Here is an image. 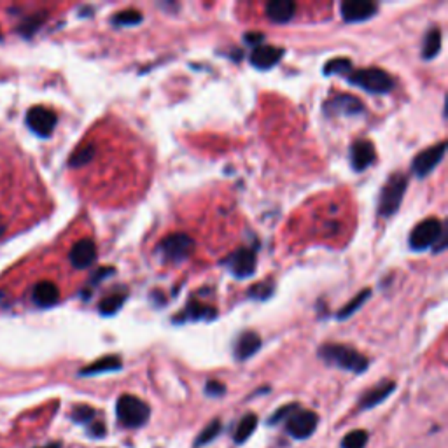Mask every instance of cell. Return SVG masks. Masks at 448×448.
<instances>
[{"instance_id": "obj_1", "label": "cell", "mask_w": 448, "mask_h": 448, "mask_svg": "<svg viewBox=\"0 0 448 448\" xmlns=\"http://www.w3.org/2000/svg\"><path fill=\"white\" fill-rule=\"evenodd\" d=\"M319 357L324 363H327V365L336 366V368L345 369V371L356 373V375L365 373L369 366L368 357L363 356L361 352H357L352 347L342 345V343H326V345H320Z\"/></svg>"}, {"instance_id": "obj_2", "label": "cell", "mask_w": 448, "mask_h": 448, "mask_svg": "<svg viewBox=\"0 0 448 448\" xmlns=\"http://www.w3.org/2000/svg\"><path fill=\"white\" fill-rule=\"evenodd\" d=\"M410 247L414 251H425L434 249V252H441L447 249V228L436 217H429L418 223L410 235Z\"/></svg>"}, {"instance_id": "obj_3", "label": "cell", "mask_w": 448, "mask_h": 448, "mask_svg": "<svg viewBox=\"0 0 448 448\" xmlns=\"http://www.w3.org/2000/svg\"><path fill=\"white\" fill-rule=\"evenodd\" d=\"M116 415L123 427L139 429V427H144L151 418V408L144 399L137 396L123 394L116 403Z\"/></svg>"}, {"instance_id": "obj_4", "label": "cell", "mask_w": 448, "mask_h": 448, "mask_svg": "<svg viewBox=\"0 0 448 448\" xmlns=\"http://www.w3.org/2000/svg\"><path fill=\"white\" fill-rule=\"evenodd\" d=\"M352 86L361 88L368 93H375V95H385V93L392 92L396 86V81L387 70L376 69V67H368V69L354 70L347 76Z\"/></svg>"}, {"instance_id": "obj_5", "label": "cell", "mask_w": 448, "mask_h": 448, "mask_svg": "<svg viewBox=\"0 0 448 448\" xmlns=\"http://www.w3.org/2000/svg\"><path fill=\"white\" fill-rule=\"evenodd\" d=\"M194 251V240L190 235L184 233H172V235L165 236L158 247H156L154 254L161 259L165 265H181L186 261Z\"/></svg>"}, {"instance_id": "obj_6", "label": "cell", "mask_w": 448, "mask_h": 448, "mask_svg": "<svg viewBox=\"0 0 448 448\" xmlns=\"http://www.w3.org/2000/svg\"><path fill=\"white\" fill-rule=\"evenodd\" d=\"M408 187V177L401 172L398 174H392L391 177L387 179L385 186L382 187V193H380L378 200V216L382 217H391L394 216L399 210L403 203V196H405V191Z\"/></svg>"}, {"instance_id": "obj_7", "label": "cell", "mask_w": 448, "mask_h": 448, "mask_svg": "<svg viewBox=\"0 0 448 448\" xmlns=\"http://www.w3.org/2000/svg\"><path fill=\"white\" fill-rule=\"evenodd\" d=\"M317 425H319V415L303 408H298L285 418V431L294 440H308L316 433Z\"/></svg>"}, {"instance_id": "obj_8", "label": "cell", "mask_w": 448, "mask_h": 448, "mask_svg": "<svg viewBox=\"0 0 448 448\" xmlns=\"http://www.w3.org/2000/svg\"><path fill=\"white\" fill-rule=\"evenodd\" d=\"M445 152H447V142H440V144H434L431 145V147L424 149V151H420L414 158L411 172H414L418 179L427 177V175H429L431 172H434V168L443 161Z\"/></svg>"}, {"instance_id": "obj_9", "label": "cell", "mask_w": 448, "mask_h": 448, "mask_svg": "<svg viewBox=\"0 0 448 448\" xmlns=\"http://www.w3.org/2000/svg\"><path fill=\"white\" fill-rule=\"evenodd\" d=\"M256 263H258V258H256V251L247 247H242L238 251L233 252L232 256L224 259V265L232 272V275L235 278H249L254 275L256 272Z\"/></svg>"}, {"instance_id": "obj_10", "label": "cell", "mask_w": 448, "mask_h": 448, "mask_svg": "<svg viewBox=\"0 0 448 448\" xmlns=\"http://www.w3.org/2000/svg\"><path fill=\"white\" fill-rule=\"evenodd\" d=\"M378 11V6L369 0H345L340 6L342 18L347 23H361L366 19H371Z\"/></svg>"}, {"instance_id": "obj_11", "label": "cell", "mask_w": 448, "mask_h": 448, "mask_svg": "<svg viewBox=\"0 0 448 448\" xmlns=\"http://www.w3.org/2000/svg\"><path fill=\"white\" fill-rule=\"evenodd\" d=\"M57 114L51 109L46 107H32L27 114V123L32 128V132H35L39 137H51L54 126H57Z\"/></svg>"}, {"instance_id": "obj_12", "label": "cell", "mask_w": 448, "mask_h": 448, "mask_svg": "<svg viewBox=\"0 0 448 448\" xmlns=\"http://www.w3.org/2000/svg\"><path fill=\"white\" fill-rule=\"evenodd\" d=\"M72 420L76 424H81L86 427L88 434L93 438H103L105 436V424L99 420V411L95 408L88 407V405H79L70 414Z\"/></svg>"}, {"instance_id": "obj_13", "label": "cell", "mask_w": 448, "mask_h": 448, "mask_svg": "<svg viewBox=\"0 0 448 448\" xmlns=\"http://www.w3.org/2000/svg\"><path fill=\"white\" fill-rule=\"evenodd\" d=\"M324 112L333 116H357L365 112V103L357 96L352 95H338L327 100L324 103Z\"/></svg>"}, {"instance_id": "obj_14", "label": "cell", "mask_w": 448, "mask_h": 448, "mask_svg": "<svg viewBox=\"0 0 448 448\" xmlns=\"http://www.w3.org/2000/svg\"><path fill=\"white\" fill-rule=\"evenodd\" d=\"M376 160V149L373 142L366 139H359L350 147V163L356 172H365L366 168L371 167Z\"/></svg>"}, {"instance_id": "obj_15", "label": "cell", "mask_w": 448, "mask_h": 448, "mask_svg": "<svg viewBox=\"0 0 448 448\" xmlns=\"http://www.w3.org/2000/svg\"><path fill=\"white\" fill-rule=\"evenodd\" d=\"M70 265L77 270H84L88 266H92L96 259V243L92 238H83L74 243L70 249Z\"/></svg>"}, {"instance_id": "obj_16", "label": "cell", "mask_w": 448, "mask_h": 448, "mask_svg": "<svg viewBox=\"0 0 448 448\" xmlns=\"http://www.w3.org/2000/svg\"><path fill=\"white\" fill-rule=\"evenodd\" d=\"M282 57H284V50H281V48L270 46V44H259L252 50L251 63L252 67L259 70H270L282 60Z\"/></svg>"}, {"instance_id": "obj_17", "label": "cell", "mask_w": 448, "mask_h": 448, "mask_svg": "<svg viewBox=\"0 0 448 448\" xmlns=\"http://www.w3.org/2000/svg\"><path fill=\"white\" fill-rule=\"evenodd\" d=\"M394 391L396 382H392V380H384V382L376 384L375 387H371L368 392H365V394L361 396V399H359V408H361V410H371V408L378 407L380 403H384Z\"/></svg>"}, {"instance_id": "obj_18", "label": "cell", "mask_w": 448, "mask_h": 448, "mask_svg": "<svg viewBox=\"0 0 448 448\" xmlns=\"http://www.w3.org/2000/svg\"><path fill=\"white\" fill-rule=\"evenodd\" d=\"M265 14L274 23H289L296 14V4L293 0H272L266 4Z\"/></svg>"}, {"instance_id": "obj_19", "label": "cell", "mask_w": 448, "mask_h": 448, "mask_svg": "<svg viewBox=\"0 0 448 448\" xmlns=\"http://www.w3.org/2000/svg\"><path fill=\"white\" fill-rule=\"evenodd\" d=\"M259 349H261V338H259V334L254 333V331H245V333L240 334V338L236 340L235 357L238 361H247L249 357L258 354Z\"/></svg>"}, {"instance_id": "obj_20", "label": "cell", "mask_w": 448, "mask_h": 448, "mask_svg": "<svg viewBox=\"0 0 448 448\" xmlns=\"http://www.w3.org/2000/svg\"><path fill=\"white\" fill-rule=\"evenodd\" d=\"M32 298H34V303L37 305V307L48 308L53 307V305L60 300V291H58L57 284H53V282L42 281L34 287Z\"/></svg>"}, {"instance_id": "obj_21", "label": "cell", "mask_w": 448, "mask_h": 448, "mask_svg": "<svg viewBox=\"0 0 448 448\" xmlns=\"http://www.w3.org/2000/svg\"><path fill=\"white\" fill-rule=\"evenodd\" d=\"M217 317V310L210 305H203L200 301H190L186 310L179 314L174 320H212Z\"/></svg>"}, {"instance_id": "obj_22", "label": "cell", "mask_w": 448, "mask_h": 448, "mask_svg": "<svg viewBox=\"0 0 448 448\" xmlns=\"http://www.w3.org/2000/svg\"><path fill=\"white\" fill-rule=\"evenodd\" d=\"M123 368V361L119 356H105L100 357L99 361L92 363L90 366L83 368L79 371V376H95L102 375V373H110V371H119Z\"/></svg>"}, {"instance_id": "obj_23", "label": "cell", "mask_w": 448, "mask_h": 448, "mask_svg": "<svg viewBox=\"0 0 448 448\" xmlns=\"http://www.w3.org/2000/svg\"><path fill=\"white\" fill-rule=\"evenodd\" d=\"M258 427V415L256 414H245L236 424L235 431H233V441L236 445H243L249 438L252 436V433Z\"/></svg>"}, {"instance_id": "obj_24", "label": "cell", "mask_w": 448, "mask_h": 448, "mask_svg": "<svg viewBox=\"0 0 448 448\" xmlns=\"http://www.w3.org/2000/svg\"><path fill=\"white\" fill-rule=\"evenodd\" d=\"M441 51V30L438 27L431 28L424 37V46H422V58L424 60H433Z\"/></svg>"}, {"instance_id": "obj_25", "label": "cell", "mask_w": 448, "mask_h": 448, "mask_svg": "<svg viewBox=\"0 0 448 448\" xmlns=\"http://www.w3.org/2000/svg\"><path fill=\"white\" fill-rule=\"evenodd\" d=\"M95 156H96L95 144H83L79 149H76V151L72 152L69 165L72 168H81L84 167V165L92 163V161L95 160Z\"/></svg>"}, {"instance_id": "obj_26", "label": "cell", "mask_w": 448, "mask_h": 448, "mask_svg": "<svg viewBox=\"0 0 448 448\" xmlns=\"http://www.w3.org/2000/svg\"><path fill=\"white\" fill-rule=\"evenodd\" d=\"M221 431H223V424H221L219 418H214V420L209 422L196 436V440H194V448H201L205 447V445L212 443V441L219 436Z\"/></svg>"}, {"instance_id": "obj_27", "label": "cell", "mask_w": 448, "mask_h": 448, "mask_svg": "<svg viewBox=\"0 0 448 448\" xmlns=\"http://www.w3.org/2000/svg\"><path fill=\"white\" fill-rule=\"evenodd\" d=\"M369 296H371V289H365V291H361V293L357 294L356 298H352V300H350L349 303H347L345 307L336 314V319L338 320L349 319L350 316H354V314H356V312L369 300Z\"/></svg>"}, {"instance_id": "obj_28", "label": "cell", "mask_w": 448, "mask_h": 448, "mask_svg": "<svg viewBox=\"0 0 448 448\" xmlns=\"http://www.w3.org/2000/svg\"><path fill=\"white\" fill-rule=\"evenodd\" d=\"M125 301H126V294L125 293L109 294V296H105L99 303V312L105 317L114 316V314H118V312L121 310L123 305H125Z\"/></svg>"}, {"instance_id": "obj_29", "label": "cell", "mask_w": 448, "mask_h": 448, "mask_svg": "<svg viewBox=\"0 0 448 448\" xmlns=\"http://www.w3.org/2000/svg\"><path fill=\"white\" fill-rule=\"evenodd\" d=\"M144 19L141 11L137 9H125V11L116 12L114 18H112V25L116 27H133V25H139Z\"/></svg>"}, {"instance_id": "obj_30", "label": "cell", "mask_w": 448, "mask_h": 448, "mask_svg": "<svg viewBox=\"0 0 448 448\" xmlns=\"http://www.w3.org/2000/svg\"><path fill=\"white\" fill-rule=\"evenodd\" d=\"M368 443V433L365 429H354L342 440V448H365Z\"/></svg>"}, {"instance_id": "obj_31", "label": "cell", "mask_w": 448, "mask_h": 448, "mask_svg": "<svg viewBox=\"0 0 448 448\" xmlns=\"http://www.w3.org/2000/svg\"><path fill=\"white\" fill-rule=\"evenodd\" d=\"M352 69V61L349 58H333L324 65V76H333V74H345Z\"/></svg>"}, {"instance_id": "obj_32", "label": "cell", "mask_w": 448, "mask_h": 448, "mask_svg": "<svg viewBox=\"0 0 448 448\" xmlns=\"http://www.w3.org/2000/svg\"><path fill=\"white\" fill-rule=\"evenodd\" d=\"M274 289H275L274 282L270 281L259 282V284L252 285V287L249 289V296L256 298V300H266V298H270L272 294H274Z\"/></svg>"}, {"instance_id": "obj_33", "label": "cell", "mask_w": 448, "mask_h": 448, "mask_svg": "<svg viewBox=\"0 0 448 448\" xmlns=\"http://www.w3.org/2000/svg\"><path fill=\"white\" fill-rule=\"evenodd\" d=\"M298 408H300V405H298V403H289V405H284V407H281L278 410H275V414L268 418V424L275 425V424H278L281 420H285V418L293 414L294 410H298Z\"/></svg>"}, {"instance_id": "obj_34", "label": "cell", "mask_w": 448, "mask_h": 448, "mask_svg": "<svg viewBox=\"0 0 448 448\" xmlns=\"http://www.w3.org/2000/svg\"><path fill=\"white\" fill-rule=\"evenodd\" d=\"M226 392V385L217 382V380H210L205 384V394L210 396V398H221Z\"/></svg>"}, {"instance_id": "obj_35", "label": "cell", "mask_w": 448, "mask_h": 448, "mask_svg": "<svg viewBox=\"0 0 448 448\" xmlns=\"http://www.w3.org/2000/svg\"><path fill=\"white\" fill-rule=\"evenodd\" d=\"M243 41L247 42V44H256V46H259V44L265 41V35L258 34V32H252V34H245Z\"/></svg>"}, {"instance_id": "obj_36", "label": "cell", "mask_w": 448, "mask_h": 448, "mask_svg": "<svg viewBox=\"0 0 448 448\" xmlns=\"http://www.w3.org/2000/svg\"><path fill=\"white\" fill-rule=\"evenodd\" d=\"M39 448H61V443L60 441H53V443H48L44 445V447H39Z\"/></svg>"}]
</instances>
